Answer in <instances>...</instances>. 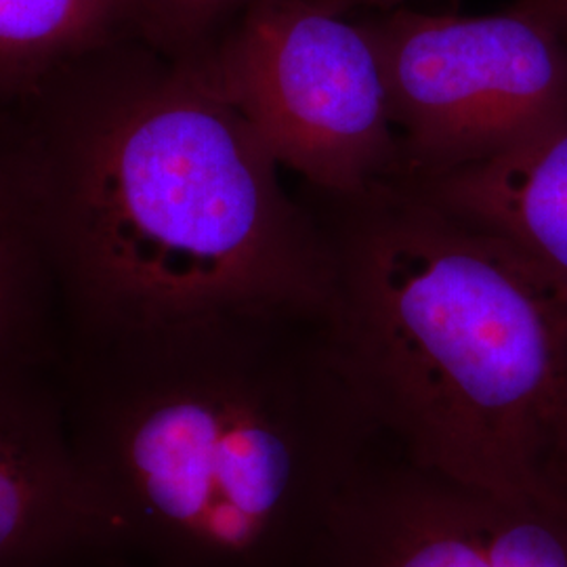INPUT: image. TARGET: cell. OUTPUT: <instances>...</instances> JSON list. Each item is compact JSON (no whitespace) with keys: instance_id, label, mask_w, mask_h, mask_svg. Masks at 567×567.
Here are the masks:
<instances>
[{"instance_id":"obj_1","label":"cell","mask_w":567,"mask_h":567,"mask_svg":"<svg viewBox=\"0 0 567 567\" xmlns=\"http://www.w3.org/2000/svg\"><path fill=\"white\" fill-rule=\"evenodd\" d=\"M53 360L82 471L143 567H322L386 442L322 307L72 322Z\"/></svg>"},{"instance_id":"obj_2","label":"cell","mask_w":567,"mask_h":567,"mask_svg":"<svg viewBox=\"0 0 567 567\" xmlns=\"http://www.w3.org/2000/svg\"><path fill=\"white\" fill-rule=\"evenodd\" d=\"M303 194L324 238L328 334L386 442L468 486L550 484L566 290L408 183Z\"/></svg>"},{"instance_id":"obj_3","label":"cell","mask_w":567,"mask_h":567,"mask_svg":"<svg viewBox=\"0 0 567 567\" xmlns=\"http://www.w3.org/2000/svg\"><path fill=\"white\" fill-rule=\"evenodd\" d=\"M51 210L72 322L324 305L320 225L196 55L124 84L84 121Z\"/></svg>"},{"instance_id":"obj_4","label":"cell","mask_w":567,"mask_h":567,"mask_svg":"<svg viewBox=\"0 0 567 567\" xmlns=\"http://www.w3.org/2000/svg\"><path fill=\"white\" fill-rule=\"evenodd\" d=\"M400 137L398 182L496 161L567 126V47L515 4L494 16L391 9L360 21Z\"/></svg>"},{"instance_id":"obj_5","label":"cell","mask_w":567,"mask_h":567,"mask_svg":"<svg viewBox=\"0 0 567 567\" xmlns=\"http://www.w3.org/2000/svg\"><path fill=\"white\" fill-rule=\"evenodd\" d=\"M305 187L355 194L400 175V137L360 21L313 0H255L224 41L194 53Z\"/></svg>"},{"instance_id":"obj_6","label":"cell","mask_w":567,"mask_h":567,"mask_svg":"<svg viewBox=\"0 0 567 567\" xmlns=\"http://www.w3.org/2000/svg\"><path fill=\"white\" fill-rule=\"evenodd\" d=\"M322 567H567V492L468 486L385 442L349 487Z\"/></svg>"},{"instance_id":"obj_7","label":"cell","mask_w":567,"mask_h":567,"mask_svg":"<svg viewBox=\"0 0 567 567\" xmlns=\"http://www.w3.org/2000/svg\"><path fill=\"white\" fill-rule=\"evenodd\" d=\"M51 362H0V567L122 550L72 446Z\"/></svg>"},{"instance_id":"obj_8","label":"cell","mask_w":567,"mask_h":567,"mask_svg":"<svg viewBox=\"0 0 567 567\" xmlns=\"http://www.w3.org/2000/svg\"><path fill=\"white\" fill-rule=\"evenodd\" d=\"M402 183L513 244L567 292V126L496 161Z\"/></svg>"},{"instance_id":"obj_9","label":"cell","mask_w":567,"mask_h":567,"mask_svg":"<svg viewBox=\"0 0 567 567\" xmlns=\"http://www.w3.org/2000/svg\"><path fill=\"white\" fill-rule=\"evenodd\" d=\"M128 0H0V76L37 72L100 42Z\"/></svg>"},{"instance_id":"obj_10","label":"cell","mask_w":567,"mask_h":567,"mask_svg":"<svg viewBox=\"0 0 567 567\" xmlns=\"http://www.w3.org/2000/svg\"><path fill=\"white\" fill-rule=\"evenodd\" d=\"M23 250L16 203L0 182V362L55 355Z\"/></svg>"},{"instance_id":"obj_11","label":"cell","mask_w":567,"mask_h":567,"mask_svg":"<svg viewBox=\"0 0 567 567\" xmlns=\"http://www.w3.org/2000/svg\"><path fill=\"white\" fill-rule=\"evenodd\" d=\"M255 0H128L147 30L175 51L177 60L208 47L221 21L240 16Z\"/></svg>"},{"instance_id":"obj_12","label":"cell","mask_w":567,"mask_h":567,"mask_svg":"<svg viewBox=\"0 0 567 567\" xmlns=\"http://www.w3.org/2000/svg\"><path fill=\"white\" fill-rule=\"evenodd\" d=\"M547 473L550 480L567 492V386L550 426L547 447Z\"/></svg>"},{"instance_id":"obj_13","label":"cell","mask_w":567,"mask_h":567,"mask_svg":"<svg viewBox=\"0 0 567 567\" xmlns=\"http://www.w3.org/2000/svg\"><path fill=\"white\" fill-rule=\"evenodd\" d=\"M515 7L545 23L567 47V0H517Z\"/></svg>"},{"instance_id":"obj_14","label":"cell","mask_w":567,"mask_h":567,"mask_svg":"<svg viewBox=\"0 0 567 567\" xmlns=\"http://www.w3.org/2000/svg\"><path fill=\"white\" fill-rule=\"evenodd\" d=\"M313 2L330 13L347 16L349 11H355V9H374L383 13V11L398 9L404 0H313Z\"/></svg>"},{"instance_id":"obj_15","label":"cell","mask_w":567,"mask_h":567,"mask_svg":"<svg viewBox=\"0 0 567 567\" xmlns=\"http://www.w3.org/2000/svg\"><path fill=\"white\" fill-rule=\"evenodd\" d=\"M60 567H143L135 559H131L124 550L112 548V550H102V553H91L79 557L70 564H63Z\"/></svg>"}]
</instances>
